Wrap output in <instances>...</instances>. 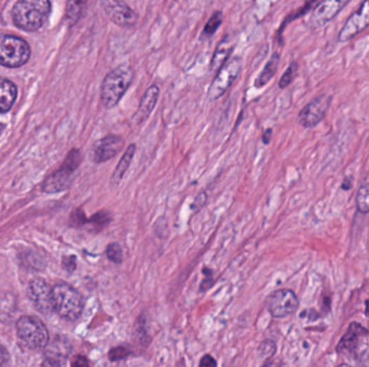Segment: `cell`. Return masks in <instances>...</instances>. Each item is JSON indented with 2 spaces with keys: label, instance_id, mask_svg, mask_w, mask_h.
Listing matches in <instances>:
<instances>
[{
  "label": "cell",
  "instance_id": "1",
  "mask_svg": "<svg viewBox=\"0 0 369 367\" xmlns=\"http://www.w3.org/2000/svg\"><path fill=\"white\" fill-rule=\"evenodd\" d=\"M134 78V71L130 65L121 64L108 72L103 80L101 89V100L107 109L116 107L123 100L127 89L131 87Z\"/></svg>",
  "mask_w": 369,
  "mask_h": 367
},
{
  "label": "cell",
  "instance_id": "2",
  "mask_svg": "<svg viewBox=\"0 0 369 367\" xmlns=\"http://www.w3.org/2000/svg\"><path fill=\"white\" fill-rule=\"evenodd\" d=\"M50 11L49 0H19L13 7V22L21 30L34 32L45 24Z\"/></svg>",
  "mask_w": 369,
  "mask_h": 367
},
{
  "label": "cell",
  "instance_id": "3",
  "mask_svg": "<svg viewBox=\"0 0 369 367\" xmlns=\"http://www.w3.org/2000/svg\"><path fill=\"white\" fill-rule=\"evenodd\" d=\"M53 311L63 319L76 321L85 308V298L81 293L67 283H56L52 288Z\"/></svg>",
  "mask_w": 369,
  "mask_h": 367
},
{
  "label": "cell",
  "instance_id": "4",
  "mask_svg": "<svg viewBox=\"0 0 369 367\" xmlns=\"http://www.w3.org/2000/svg\"><path fill=\"white\" fill-rule=\"evenodd\" d=\"M17 335L24 347L30 350L45 348L49 342V332L39 318L23 315L17 322Z\"/></svg>",
  "mask_w": 369,
  "mask_h": 367
},
{
  "label": "cell",
  "instance_id": "5",
  "mask_svg": "<svg viewBox=\"0 0 369 367\" xmlns=\"http://www.w3.org/2000/svg\"><path fill=\"white\" fill-rule=\"evenodd\" d=\"M369 337V331L359 323L350 324L347 333L342 336L339 344L337 346V353L348 357H353L355 360L362 362L369 349L366 347V340Z\"/></svg>",
  "mask_w": 369,
  "mask_h": 367
},
{
  "label": "cell",
  "instance_id": "6",
  "mask_svg": "<svg viewBox=\"0 0 369 367\" xmlns=\"http://www.w3.org/2000/svg\"><path fill=\"white\" fill-rule=\"evenodd\" d=\"M83 162L79 150H72L65 161L58 170L53 173L43 184V190L47 193H58L68 189L73 182L74 173Z\"/></svg>",
  "mask_w": 369,
  "mask_h": 367
},
{
  "label": "cell",
  "instance_id": "7",
  "mask_svg": "<svg viewBox=\"0 0 369 367\" xmlns=\"http://www.w3.org/2000/svg\"><path fill=\"white\" fill-rule=\"evenodd\" d=\"M30 56V45L15 36H0V65L5 67H21Z\"/></svg>",
  "mask_w": 369,
  "mask_h": 367
},
{
  "label": "cell",
  "instance_id": "8",
  "mask_svg": "<svg viewBox=\"0 0 369 367\" xmlns=\"http://www.w3.org/2000/svg\"><path fill=\"white\" fill-rule=\"evenodd\" d=\"M242 69V60L239 57L232 58L229 62L224 63V66L218 71V75L213 80L210 89H209V98L210 100H218L228 89L235 83Z\"/></svg>",
  "mask_w": 369,
  "mask_h": 367
},
{
  "label": "cell",
  "instance_id": "9",
  "mask_svg": "<svg viewBox=\"0 0 369 367\" xmlns=\"http://www.w3.org/2000/svg\"><path fill=\"white\" fill-rule=\"evenodd\" d=\"M266 305L272 317L286 318L296 313L299 300L292 290L280 289L268 296Z\"/></svg>",
  "mask_w": 369,
  "mask_h": 367
},
{
  "label": "cell",
  "instance_id": "10",
  "mask_svg": "<svg viewBox=\"0 0 369 367\" xmlns=\"http://www.w3.org/2000/svg\"><path fill=\"white\" fill-rule=\"evenodd\" d=\"M332 104V96L328 94H321L315 97L309 104H306L299 114L298 122L304 129H312L317 126L326 117Z\"/></svg>",
  "mask_w": 369,
  "mask_h": 367
},
{
  "label": "cell",
  "instance_id": "11",
  "mask_svg": "<svg viewBox=\"0 0 369 367\" xmlns=\"http://www.w3.org/2000/svg\"><path fill=\"white\" fill-rule=\"evenodd\" d=\"M350 0H321L312 9L308 19V25L312 30H319L332 22L341 12Z\"/></svg>",
  "mask_w": 369,
  "mask_h": 367
},
{
  "label": "cell",
  "instance_id": "12",
  "mask_svg": "<svg viewBox=\"0 0 369 367\" xmlns=\"http://www.w3.org/2000/svg\"><path fill=\"white\" fill-rule=\"evenodd\" d=\"M102 7L109 20L120 27L133 28L138 24V13L125 0H102Z\"/></svg>",
  "mask_w": 369,
  "mask_h": 367
},
{
  "label": "cell",
  "instance_id": "13",
  "mask_svg": "<svg viewBox=\"0 0 369 367\" xmlns=\"http://www.w3.org/2000/svg\"><path fill=\"white\" fill-rule=\"evenodd\" d=\"M368 27L369 0H364L357 8V10L352 13L347 22L344 23L338 34V41L341 43H348Z\"/></svg>",
  "mask_w": 369,
  "mask_h": 367
},
{
  "label": "cell",
  "instance_id": "14",
  "mask_svg": "<svg viewBox=\"0 0 369 367\" xmlns=\"http://www.w3.org/2000/svg\"><path fill=\"white\" fill-rule=\"evenodd\" d=\"M123 146H125V140L121 136L107 135V136L103 137L93 144L92 151H91L92 161L96 164L110 161L123 151Z\"/></svg>",
  "mask_w": 369,
  "mask_h": 367
},
{
  "label": "cell",
  "instance_id": "15",
  "mask_svg": "<svg viewBox=\"0 0 369 367\" xmlns=\"http://www.w3.org/2000/svg\"><path fill=\"white\" fill-rule=\"evenodd\" d=\"M28 296L40 313H52V288L43 279L35 278L28 285Z\"/></svg>",
  "mask_w": 369,
  "mask_h": 367
},
{
  "label": "cell",
  "instance_id": "16",
  "mask_svg": "<svg viewBox=\"0 0 369 367\" xmlns=\"http://www.w3.org/2000/svg\"><path fill=\"white\" fill-rule=\"evenodd\" d=\"M45 361L43 365L48 366H62L66 364L67 357L72 353L70 340L62 336H56L52 342L45 346Z\"/></svg>",
  "mask_w": 369,
  "mask_h": 367
},
{
  "label": "cell",
  "instance_id": "17",
  "mask_svg": "<svg viewBox=\"0 0 369 367\" xmlns=\"http://www.w3.org/2000/svg\"><path fill=\"white\" fill-rule=\"evenodd\" d=\"M159 95L160 89L158 85H150L146 89L145 94L143 95L142 100H140V106L133 115L132 120L135 124H143L149 118L150 114L157 106Z\"/></svg>",
  "mask_w": 369,
  "mask_h": 367
},
{
  "label": "cell",
  "instance_id": "18",
  "mask_svg": "<svg viewBox=\"0 0 369 367\" xmlns=\"http://www.w3.org/2000/svg\"><path fill=\"white\" fill-rule=\"evenodd\" d=\"M18 89L10 80L0 78V113L9 111L14 104Z\"/></svg>",
  "mask_w": 369,
  "mask_h": 367
},
{
  "label": "cell",
  "instance_id": "19",
  "mask_svg": "<svg viewBox=\"0 0 369 367\" xmlns=\"http://www.w3.org/2000/svg\"><path fill=\"white\" fill-rule=\"evenodd\" d=\"M135 152H136V146H135L134 144H131L130 146H127L125 154H123V157L120 159L119 163H118L117 167H116L115 171H114V174H112V186H118V184L121 182L123 177L127 174V169L130 167L131 163H132Z\"/></svg>",
  "mask_w": 369,
  "mask_h": 367
},
{
  "label": "cell",
  "instance_id": "20",
  "mask_svg": "<svg viewBox=\"0 0 369 367\" xmlns=\"http://www.w3.org/2000/svg\"><path fill=\"white\" fill-rule=\"evenodd\" d=\"M280 60H281L280 53H273L266 66H264V70L260 72V75L258 76L257 79L255 81V87L256 89H262L264 85H267L270 82V80L275 77L277 67H279Z\"/></svg>",
  "mask_w": 369,
  "mask_h": 367
},
{
  "label": "cell",
  "instance_id": "21",
  "mask_svg": "<svg viewBox=\"0 0 369 367\" xmlns=\"http://www.w3.org/2000/svg\"><path fill=\"white\" fill-rule=\"evenodd\" d=\"M87 0H67L66 3V20L73 25L80 20L85 12Z\"/></svg>",
  "mask_w": 369,
  "mask_h": 367
},
{
  "label": "cell",
  "instance_id": "22",
  "mask_svg": "<svg viewBox=\"0 0 369 367\" xmlns=\"http://www.w3.org/2000/svg\"><path fill=\"white\" fill-rule=\"evenodd\" d=\"M110 222H112V214L107 210L98 211L90 219H87V224L92 225V230H94L95 233H98L107 227Z\"/></svg>",
  "mask_w": 369,
  "mask_h": 367
},
{
  "label": "cell",
  "instance_id": "23",
  "mask_svg": "<svg viewBox=\"0 0 369 367\" xmlns=\"http://www.w3.org/2000/svg\"><path fill=\"white\" fill-rule=\"evenodd\" d=\"M231 52L232 47H218V50L215 51L214 56H213L211 69L213 71H218L224 66V63L227 62L228 57Z\"/></svg>",
  "mask_w": 369,
  "mask_h": 367
},
{
  "label": "cell",
  "instance_id": "24",
  "mask_svg": "<svg viewBox=\"0 0 369 367\" xmlns=\"http://www.w3.org/2000/svg\"><path fill=\"white\" fill-rule=\"evenodd\" d=\"M357 207L361 214H369V181L363 184L357 192Z\"/></svg>",
  "mask_w": 369,
  "mask_h": 367
},
{
  "label": "cell",
  "instance_id": "25",
  "mask_svg": "<svg viewBox=\"0 0 369 367\" xmlns=\"http://www.w3.org/2000/svg\"><path fill=\"white\" fill-rule=\"evenodd\" d=\"M222 23V13L220 11H216L214 14L211 16L210 20L207 21L205 24L204 30L202 32L203 38H211L214 35L215 32H218Z\"/></svg>",
  "mask_w": 369,
  "mask_h": 367
},
{
  "label": "cell",
  "instance_id": "26",
  "mask_svg": "<svg viewBox=\"0 0 369 367\" xmlns=\"http://www.w3.org/2000/svg\"><path fill=\"white\" fill-rule=\"evenodd\" d=\"M298 69H299L298 63H291V65L288 66V68H287L286 71L283 74L282 77H281V79H280V89H286L287 87H290V85H292L293 81H294L295 78H296L297 74H298Z\"/></svg>",
  "mask_w": 369,
  "mask_h": 367
},
{
  "label": "cell",
  "instance_id": "27",
  "mask_svg": "<svg viewBox=\"0 0 369 367\" xmlns=\"http://www.w3.org/2000/svg\"><path fill=\"white\" fill-rule=\"evenodd\" d=\"M106 256L112 263L121 264L123 262V250L118 243L108 245L105 251Z\"/></svg>",
  "mask_w": 369,
  "mask_h": 367
},
{
  "label": "cell",
  "instance_id": "28",
  "mask_svg": "<svg viewBox=\"0 0 369 367\" xmlns=\"http://www.w3.org/2000/svg\"><path fill=\"white\" fill-rule=\"evenodd\" d=\"M275 351H277V345L272 340H264L258 347V355L264 360H270L275 355Z\"/></svg>",
  "mask_w": 369,
  "mask_h": 367
},
{
  "label": "cell",
  "instance_id": "29",
  "mask_svg": "<svg viewBox=\"0 0 369 367\" xmlns=\"http://www.w3.org/2000/svg\"><path fill=\"white\" fill-rule=\"evenodd\" d=\"M132 355V351L127 349L125 346H118V347L112 348L108 353L110 362H119V361L125 360Z\"/></svg>",
  "mask_w": 369,
  "mask_h": 367
},
{
  "label": "cell",
  "instance_id": "30",
  "mask_svg": "<svg viewBox=\"0 0 369 367\" xmlns=\"http://www.w3.org/2000/svg\"><path fill=\"white\" fill-rule=\"evenodd\" d=\"M317 0H308L307 3L304 5V7L300 8L299 10L297 11L294 14H291L290 16H287L286 20L283 22L282 25H281V30H280V34L284 30L285 25L288 24V23L292 22V21L296 20V19L300 18L302 15L306 14V13L309 12L310 10L313 9L315 3H317Z\"/></svg>",
  "mask_w": 369,
  "mask_h": 367
},
{
  "label": "cell",
  "instance_id": "31",
  "mask_svg": "<svg viewBox=\"0 0 369 367\" xmlns=\"http://www.w3.org/2000/svg\"><path fill=\"white\" fill-rule=\"evenodd\" d=\"M70 224L74 227H81L87 224V218L85 216L83 209H76L70 216Z\"/></svg>",
  "mask_w": 369,
  "mask_h": 367
},
{
  "label": "cell",
  "instance_id": "32",
  "mask_svg": "<svg viewBox=\"0 0 369 367\" xmlns=\"http://www.w3.org/2000/svg\"><path fill=\"white\" fill-rule=\"evenodd\" d=\"M203 274H204V279H203L202 283L200 285V289H201V291H207V289H210L214 285L213 271L209 268L204 267L203 268Z\"/></svg>",
  "mask_w": 369,
  "mask_h": 367
},
{
  "label": "cell",
  "instance_id": "33",
  "mask_svg": "<svg viewBox=\"0 0 369 367\" xmlns=\"http://www.w3.org/2000/svg\"><path fill=\"white\" fill-rule=\"evenodd\" d=\"M207 194H205L204 192H203V193H200L199 195L196 197L195 201H193V205H192V209H193V211H195V212H198V211L201 210V208H203L205 203H207Z\"/></svg>",
  "mask_w": 369,
  "mask_h": 367
},
{
  "label": "cell",
  "instance_id": "34",
  "mask_svg": "<svg viewBox=\"0 0 369 367\" xmlns=\"http://www.w3.org/2000/svg\"><path fill=\"white\" fill-rule=\"evenodd\" d=\"M63 266L65 267L66 271H70V273H73L75 271L76 267V258L75 256H68V258H64L63 260Z\"/></svg>",
  "mask_w": 369,
  "mask_h": 367
},
{
  "label": "cell",
  "instance_id": "35",
  "mask_svg": "<svg viewBox=\"0 0 369 367\" xmlns=\"http://www.w3.org/2000/svg\"><path fill=\"white\" fill-rule=\"evenodd\" d=\"M70 364L74 367H85L89 366L90 363H89V361H87V359L85 355H76L73 360H72Z\"/></svg>",
  "mask_w": 369,
  "mask_h": 367
},
{
  "label": "cell",
  "instance_id": "36",
  "mask_svg": "<svg viewBox=\"0 0 369 367\" xmlns=\"http://www.w3.org/2000/svg\"><path fill=\"white\" fill-rule=\"evenodd\" d=\"M199 366L201 367H215L218 366V362L214 357L210 355H205L204 357L200 361Z\"/></svg>",
  "mask_w": 369,
  "mask_h": 367
},
{
  "label": "cell",
  "instance_id": "37",
  "mask_svg": "<svg viewBox=\"0 0 369 367\" xmlns=\"http://www.w3.org/2000/svg\"><path fill=\"white\" fill-rule=\"evenodd\" d=\"M8 361H9V353L5 347L0 345V366L7 364Z\"/></svg>",
  "mask_w": 369,
  "mask_h": 367
},
{
  "label": "cell",
  "instance_id": "38",
  "mask_svg": "<svg viewBox=\"0 0 369 367\" xmlns=\"http://www.w3.org/2000/svg\"><path fill=\"white\" fill-rule=\"evenodd\" d=\"M272 129H269L267 131H264V135H262V142H264V144H268L271 140Z\"/></svg>",
  "mask_w": 369,
  "mask_h": 367
},
{
  "label": "cell",
  "instance_id": "39",
  "mask_svg": "<svg viewBox=\"0 0 369 367\" xmlns=\"http://www.w3.org/2000/svg\"><path fill=\"white\" fill-rule=\"evenodd\" d=\"M365 313L369 318V300H366V303H365Z\"/></svg>",
  "mask_w": 369,
  "mask_h": 367
}]
</instances>
